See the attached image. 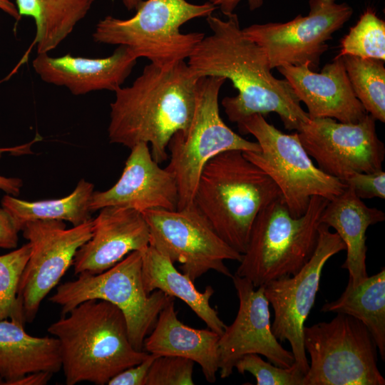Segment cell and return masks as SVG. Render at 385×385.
Here are the masks:
<instances>
[{"mask_svg": "<svg viewBox=\"0 0 385 385\" xmlns=\"http://www.w3.org/2000/svg\"><path fill=\"white\" fill-rule=\"evenodd\" d=\"M61 366L57 338L34 337L18 322L0 320V384L10 385L33 372L54 374Z\"/></svg>", "mask_w": 385, "mask_h": 385, "instance_id": "cell-23", "label": "cell"}, {"mask_svg": "<svg viewBox=\"0 0 385 385\" xmlns=\"http://www.w3.org/2000/svg\"><path fill=\"white\" fill-rule=\"evenodd\" d=\"M369 113L357 123L331 118L309 119L297 131L308 155L326 174L344 181L355 173L382 170L384 143Z\"/></svg>", "mask_w": 385, "mask_h": 385, "instance_id": "cell-15", "label": "cell"}, {"mask_svg": "<svg viewBox=\"0 0 385 385\" xmlns=\"http://www.w3.org/2000/svg\"><path fill=\"white\" fill-rule=\"evenodd\" d=\"M38 139L36 137L32 142L20 146L0 148V154L4 152H10L14 154L31 153V145ZM23 185L22 180L16 178H6L0 175V190L13 196L19 195Z\"/></svg>", "mask_w": 385, "mask_h": 385, "instance_id": "cell-36", "label": "cell"}, {"mask_svg": "<svg viewBox=\"0 0 385 385\" xmlns=\"http://www.w3.org/2000/svg\"><path fill=\"white\" fill-rule=\"evenodd\" d=\"M242 0H209L217 9H219L226 16L234 13L237 5ZM250 11L260 9L264 4V0H247Z\"/></svg>", "mask_w": 385, "mask_h": 385, "instance_id": "cell-37", "label": "cell"}, {"mask_svg": "<svg viewBox=\"0 0 385 385\" xmlns=\"http://www.w3.org/2000/svg\"><path fill=\"white\" fill-rule=\"evenodd\" d=\"M384 220L382 210L367 206L347 185L342 193L328 201L322 212L320 222L334 228L345 244L346 257L342 267L348 271L351 284L368 277L366 230Z\"/></svg>", "mask_w": 385, "mask_h": 385, "instance_id": "cell-22", "label": "cell"}, {"mask_svg": "<svg viewBox=\"0 0 385 385\" xmlns=\"http://www.w3.org/2000/svg\"><path fill=\"white\" fill-rule=\"evenodd\" d=\"M99 210L93 220L91 238L75 255V274L101 273L129 253L150 245L149 227L142 212L115 206Z\"/></svg>", "mask_w": 385, "mask_h": 385, "instance_id": "cell-18", "label": "cell"}, {"mask_svg": "<svg viewBox=\"0 0 385 385\" xmlns=\"http://www.w3.org/2000/svg\"><path fill=\"white\" fill-rule=\"evenodd\" d=\"M310 358L302 385H384L377 366L378 349L368 328L338 313L330 322L304 327Z\"/></svg>", "mask_w": 385, "mask_h": 385, "instance_id": "cell-10", "label": "cell"}, {"mask_svg": "<svg viewBox=\"0 0 385 385\" xmlns=\"http://www.w3.org/2000/svg\"><path fill=\"white\" fill-rule=\"evenodd\" d=\"M156 356H158L150 354V355L140 364L127 368L115 375L108 381L107 384L145 385V381L149 368Z\"/></svg>", "mask_w": 385, "mask_h": 385, "instance_id": "cell-34", "label": "cell"}, {"mask_svg": "<svg viewBox=\"0 0 385 385\" xmlns=\"http://www.w3.org/2000/svg\"><path fill=\"white\" fill-rule=\"evenodd\" d=\"M329 200L312 197L305 213L291 215L279 196L258 213L235 274L255 288L298 273L316 249L320 217Z\"/></svg>", "mask_w": 385, "mask_h": 385, "instance_id": "cell-5", "label": "cell"}, {"mask_svg": "<svg viewBox=\"0 0 385 385\" xmlns=\"http://www.w3.org/2000/svg\"><path fill=\"white\" fill-rule=\"evenodd\" d=\"M225 81L214 76L198 78L191 122L185 130L176 132L169 141L170 157L166 168L173 173L177 181V209L193 204L201 172L211 158L227 150H260L257 142L242 138L222 120L218 98Z\"/></svg>", "mask_w": 385, "mask_h": 385, "instance_id": "cell-9", "label": "cell"}, {"mask_svg": "<svg viewBox=\"0 0 385 385\" xmlns=\"http://www.w3.org/2000/svg\"><path fill=\"white\" fill-rule=\"evenodd\" d=\"M53 374L48 371L33 372L15 380L10 385H45Z\"/></svg>", "mask_w": 385, "mask_h": 385, "instance_id": "cell-38", "label": "cell"}, {"mask_svg": "<svg viewBox=\"0 0 385 385\" xmlns=\"http://www.w3.org/2000/svg\"><path fill=\"white\" fill-rule=\"evenodd\" d=\"M281 195L266 173L233 150L205 164L193 203L218 235L242 255L258 213Z\"/></svg>", "mask_w": 385, "mask_h": 385, "instance_id": "cell-4", "label": "cell"}, {"mask_svg": "<svg viewBox=\"0 0 385 385\" xmlns=\"http://www.w3.org/2000/svg\"><path fill=\"white\" fill-rule=\"evenodd\" d=\"M220 335L210 329L190 327L178 318L174 300L160 312L152 333L145 337L143 349L155 356H176L197 363L205 379L216 381L219 370Z\"/></svg>", "mask_w": 385, "mask_h": 385, "instance_id": "cell-21", "label": "cell"}, {"mask_svg": "<svg viewBox=\"0 0 385 385\" xmlns=\"http://www.w3.org/2000/svg\"><path fill=\"white\" fill-rule=\"evenodd\" d=\"M308 15L297 16L285 23L256 24L242 29L245 35L261 47L271 69L284 65L308 62L317 70L327 41L350 19L353 9L337 0H309Z\"/></svg>", "mask_w": 385, "mask_h": 385, "instance_id": "cell-12", "label": "cell"}, {"mask_svg": "<svg viewBox=\"0 0 385 385\" xmlns=\"http://www.w3.org/2000/svg\"><path fill=\"white\" fill-rule=\"evenodd\" d=\"M242 134L252 135L260 150L242 152L274 182L294 217L303 215L313 196L329 200L342 193L346 185L315 165L303 147L297 132L284 133L260 114L237 123Z\"/></svg>", "mask_w": 385, "mask_h": 385, "instance_id": "cell-7", "label": "cell"}, {"mask_svg": "<svg viewBox=\"0 0 385 385\" xmlns=\"http://www.w3.org/2000/svg\"><path fill=\"white\" fill-rule=\"evenodd\" d=\"M78 275L76 279L59 284L49 301L61 307L63 315L88 299L112 303L125 318L132 346L137 351H143L144 340L155 326L160 312L175 298L160 290L146 292L142 277L141 252L129 253L101 273Z\"/></svg>", "mask_w": 385, "mask_h": 385, "instance_id": "cell-8", "label": "cell"}, {"mask_svg": "<svg viewBox=\"0 0 385 385\" xmlns=\"http://www.w3.org/2000/svg\"><path fill=\"white\" fill-rule=\"evenodd\" d=\"M178 199L173 173L154 160L148 143H139L130 148L115 184L107 190L93 192L89 209L91 212L109 206L140 212L154 209L172 210L177 209Z\"/></svg>", "mask_w": 385, "mask_h": 385, "instance_id": "cell-17", "label": "cell"}, {"mask_svg": "<svg viewBox=\"0 0 385 385\" xmlns=\"http://www.w3.org/2000/svg\"><path fill=\"white\" fill-rule=\"evenodd\" d=\"M93 190V184L81 179L71 194L59 199L29 202L7 194L3 197L1 205L20 231L25 222L36 220L68 221L77 226L91 219L89 202Z\"/></svg>", "mask_w": 385, "mask_h": 385, "instance_id": "cell-27", "label": "cell"}, {"mask_svg": "<svg viewBox=\"0 0 385 385\" xmlns=\"http://www.w3.org/2000/svg\"><path fill=\"white\" fill-rule=\"evenodd\" d=\"M235 368L242 374H252L257 385H302L304 374L293 364L282 368L265 361L257 354H248L242 356Z\"/></svg>", "mask_w": 385, "mask_h": 385, "instance_id": "cell-31", "label": "cell"}, {"mask_svg": "<svg viewBox=\"0 0 385 385\" xmlns=\"http://www.w3.org/2000/svg\"><path fill=\"white\" fill-rule=\"evenodd\" d=\"M19 231L10 213L4 207H0V247L4 249L16 248Z\"/></svg>", "mask_w": 385, "mask_h": 385, "instance_id": "cell-35", "label": "cell"}, {"mask_svg": "<svg viewBox=\"0 0 385 385\" xmlns=\"http://www.w3.org/2000/svg\"><path fill=\"white\" fill-rule=\"evenodd\" d=\"M277 68L307 106L310 119L331 118L354 123L368 114L354 94L342 56H337L319 73L311 70L308 62Z\"/></svg>", "mask_w": 385, "mask_h": 385, "instance_id": "cell-19", "label": "cell"}, {"mask_svg": "<svg viewBox=\"0 0 385 385\" xmlns=\"http://www.w3.org/2000/svg\"><path fill=\"white\" fill-rule=\"evenodd\" d=\"M150 230V245L179 262L182 272L195 282L210 270L232 277L225 260L240 262L242 255L227 244L194 203L176 210L142 212Z\"/></svg>", "mask_w": 385, "mask_h": 385, "instance_id": "cell-11", "label": "cell"}, {"mask_svg": "<svg viewBox=\"0 0 385 385\" xmlns=\"http://www.w3.org/2000/svg\"><path fill=\"white\" fill-rule=\"evenodd\" d=\"M92 226V219L69 229L57 220L23 225L21 231L31 245L17 295L25 322H33L42 300L73 265L78 248L91 238Z\"/></svg>", "mask_w": 385, "mask_h": 385, "instance_id": "cell-14", "label": "cell"}, {"mask_svg": "<svg viewBox=\"0 0 385 385\" xmlns=\"http://www.w3.org/2000/svg\"><path fill=\"white\" fill-rule=\"evenodd\" d=\"M217 9L207 1L192 4L187 0H143L130 18L106 16L92 34L97 43L126 46L137 58L168 68L188 58L205 37L200 32L183 33L181 26L196 18L207 17Z\"/></svg>", "mask_w": 385, "mask_h": 385, "instance_id": "cell-6", "label": "cell"}, {"mask_svg": "<svg viewBox=\"0 0 385 385\" xmlns=\"http://www.w3.org/2000/svg\"><path fill=\"white\" fill-rule=\"evenodd\" d=\"M138 58L124 46L104 58L73 56L69 53L52 57L39 53L32 66L40 78L49 84L66 87L73 95L121 87L131 73Z\"/></svg>", "mask_w": 385, "mask_h": 385, "instance_id": "cell-20", "label": "cell"}, {"mask_svg": "<svg viewBox=\"0 0 385 385\" xmlns=\"http://www.w3.org/2000/svg\"><path fill=\"white\" fill-rule=\"evenodd\" d=\"M95 0H16L21 16L31 17L36 35L31 46L48 53L62 43L87 15Z\"/></svg>", "mask_w": 385, "mask_h": 385, "instance_id": "cell-25", "label": "cell"}, {"mask_svg": "<svg viewBox=\"0 0 385 385\" xmlns=\"http://www.w3.org/2000/svg\"><path fill=\"white\" fill-rule=\"evenodd\" d=\"M329 228L320 223L314 252L298 273L264 286L265 295L274 310L272 333L279 342L289 343L294 365L304 375L309 362L304 346V327L315 302L322 269L330 257L346 250L338 234Z\"/></svg>", "mask_w": 385, "mask_h": 385, "instance_id": "cell-13", "label": "cell"}, {"mask_svg": "<svg viewBox=\"0 0 385 385\" xmlns=\"http://www.w3.org/2000/svg\"><path fill=\"white\" fill-rule=\"evenodd\" d=\"M345 68L356 97L367 113L385 122L384 61L343 56Z\"/></svg>", "mask_w": 385, "mask_h": 385, "instance_id": "cell-28", "label": "cell"}, {"mask_svg": "<svg viewBox=\"0 0 385 385\" xmlns=\"http://www.w3.org/2000/svg\"><path fill=\"white\" fill-rule=\"evenodd\" d=\"M68 314L48 328L59 342L67 385L82 381L107 384L115 375L150 355L133 348L125 318L112 303L88 299Z\"/></svg>", "mask_w": 385, "mask_h": 385, "instance_id": "cell-3", "label": "cell"}, {"mask_svg": "<svg viewBox=\"0 0 385 385\" xmlns=\"http://www.w3.org/2000/svg\"><path fill=\"white\" fill-rule=\"evenodd\" d=\"M338 56L385 60V21L371 8L360 16L341 41Z\"/></svg>", "mask_w": 385, "mask_h": 385, "instance_id": "cell-29", "label": "cell"}, {"mask_svg": "<svg viewBox=\"0 0 385 385\" xmlns=\"http://www.w3.org/2000/svg\"><path fill=\"white\" fill-rule=\"evenodd\" d=\"M239 299V308L234 322L226 326L218 340L220 376H230L236 362L244 355H263L268 361L289 368L294 364L292 351L285 349L271 329L270 302L264 286L255 288L245 277H231Z\"/></svg>", "mask_w": 385, "mask_h": 385, "instance_id": "cell-16", "label": "cell"}, {"mask_svg": "<svg viewBox=\"0 0 385 385\" xmlns=\"http://www.w3.org/2000/svg\"><path fill=\"white\" fill-rule=\"evenodd\" d=\"M142 1L143 0H122L123 5L129 11L135 9Z\"/></svg>", "mask_w": 385, "mask_h": 385, "instance_id": "cell-40", "label": "cell"}, {"mask_svg": "<svg viewBox=\"0 0 385 385\" xmlns=\"http://www.w3.org/2000/svg\"><path fill=\"white\" fill-rule=\"evenodd\" d=\"M323 312L345 314L361 321L369 330L385 361V269L356 285L349 282L335 301L326 302Z\"/></svg>", "mask_w": 385, "mask_h": 385, "instance_id": "cell-26", "label": "cell"}, {"mask_svg": "<svg viewBox=\"0 0 385 385\" xmlns=\"http://www.w3.org/2000/svg\"><path fill=\"white\" fill-rule=\"evenodd\" d=\"M226 17H206L212 34L194 48L188 58L189 68L198 78L214 76L232 82L237 95L221 103L231 122L275 113L287 130L299 131L310 118L293 89L285 79L272 75L266 54L245 35L237 15Z\"/></svg>", "mask_w": 385, "mask_h": 385, "instance_id": "cell-1", "label": "cell"}, {"mask_svg": "<svg viewBox=\"0 0 385 385\" xmlns=\"http://www.w3.org/2000/svg\"><path fill=\"white\" fill-rule=\"evenodd\" d=\"M0 9L10 16H14L17 13L16 5L10 0H0Z\"/></svg>", "mask_w": 385, "mask_h": 385, "instance_id": "cell-39", "label": "cell"}, {"mask_svg": "<svg viewBox=\"0 0 385 385\" xmlns=\"http://www.w3.org/2000/svg\"><path fill=\"white\" fill-rule=\"evenodd\" d=\"M195 362L176 356H158L153 361L145 385H193Z\"/></svg>", "mask_w": 385, "mask_h": 385, "instance_id": "cell-32", "label": "cell"}, {"mask_svg": "<svg viewBox=\"0 0 385 385\" xmlns=\"http://www.w3.org/2000/svg\"><path fill=\"white\" fill-rule=\"evenodd\" d=\"M30 252L31 245L28 242L17 250L0 255V320L9 319L24 325L26 323L17 295Z\"/></svg>", "mask_w": 385, "mask_h": 385, "instance_id": "cell-30", "label": "cell"}, {"mask_svg": "<svg viewBox=\"0 0 385 385\" xmlns=\"http://www.w3.org/2000/svg\"><path fill=\"white\" fill-rule=\"evenodd\" d=\"M360 199L385 198V173H355L343 181Z\"/></svg>", "mask_w": 385, "mask_h": 385, "instance_id": "cell-33", "label": "cell"}, {"mask_svg": "<svg viewBox=\"0 0 385 385\" xmlns=\"http://www.w3.org/2000/svg\"><path fill=\"white\" fill-rule=\"evenodd\" d=\"M197 80L185 61L168 68L146 65L130 86L114 91L110 143L130 149L145 143L155 161H165L170 138L185 130L192 118Z\"/></svg>", "mask_w": 385, "mask_h": 385, "instance_id": "cell-2", "label": "cell"}, {"mask_svg": "<svg viewBox=\"0 0 385 385\" xmlns=\"http://www.w3.org/2000/svg\"><path fill=\"white\" fill-rule=\"evenodd\" d=\"M141 252L142 277L148 294L160 290L166 294L183 301L207 326L220 336L226 324L210 305L215 290L208 285L204 292L197 290L194 282L185 274L179 272L168 257L149 245Z\"/></svg>", "mask_w": 385, "mask_h": 385, "instance_id": "cell-24", "label": "cell"}]
</instances>
